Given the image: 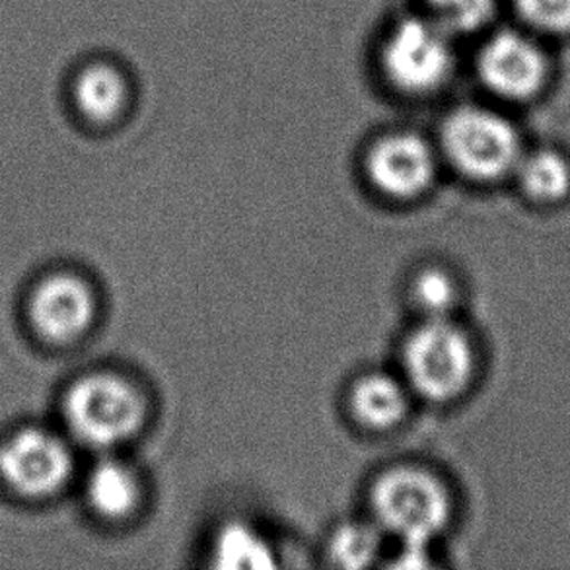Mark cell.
Segmentation results:
<instances>
[{"mask_svg": "<svg viewBox=\"0 0 570 570\" xmlns=\"http://www.w3.org/2000/svg\"><path fill=\"white\" fill-rule=\"evenodd\" d=\"M380 553V535L372 525L347 524L332 538L330 556L333 563L345 569H364Z\"/></svg>", "mask_w": 570, "mask_h": 570, "instance_id": "15", "label": "cell"}, {"mask_svg": "<svg viewBox=\"0 0 570 570\" xmlns=\"http://www.w3.org/2000/svg\"><path fill=\"white\" fill-rule=\"evenodd\" d=\"M450 31L434 20L409 18L393 28L382 49V69L401 94L423 98L439 92L454 72Z\"/></svg>", "mask_w": 570, "mask_h": 570, "instance_id": "5", "label": "cell"}, {"mask_svg": "<svg viewBox=\"0 0 570 570\" xmlns=\"http://www.w3.org/2000/svg\"><path fill=\"white\" fill-rule=\"evenodd\" d=\"M72 101L86 121L96 125L111 124L127 108V78L109 62L86 65L72 80Z\"/></svg>", "mask_w": 570, "mask_h": 570, "instance_id": "10", "label": "cell"}, {"mask_svg": "<svg viewBox=\"0 0 570 570\" xmlns=\"http://www.w3.org/2000/svg\"><path fill=\"white\" fill-rule=\"evenodd\" d=\"M436 163L431 147L411 132H395L380 139L366 158V171L380 191L411 199L426 191Z\"/></svg>", "mask_w": 570, "mask_h": 570, "instance_id": "9", "label": "cell"}, {"mask_svg": "<svg viewBox=\"0 0 570 570\" xmlns=\"http://www.w3.org/2000/svg\"><path fill=\"white\" fill-rule=\"evenodd\" d=\"M96 309L92 286L72 273L41 278L28 301L33 332L55 345L80 340L92 327Z\"/></svg>", "mask_w": 570, "mask_h": 570, "instance_id": "7", "label": "cell"}, {"mask_svg": "<svg viewBox=\"0 0 570 570\" xmlns=\"http://www.w3.org/2000/svg\"><path fill=\"white\" fill-rule=\"evenodd\" d=\"M213 557L218 569H271L275 551L269 541L246 522H228L216 533Z\"/></svg>", "mask_w": 570, "mask_h": 570, "instance_id": "14", "label": "cell"}, {"mask_svg": "<svg viewBox=\"0 0 570 570\" xmlns=\"http://www.w3.org/2000/svg\"><path fill=\"white\" fill-rule=\"evenodd\" d=\"M372 509L401 546L429 548L450 517V499L436 479L421 470L384 473L372 489Z\"/></svg>", "mask_w": 570, "mask_h": 570, "instance_id": "2", "label": "cell"}, {"mask_svg": "<svg viewBox=\"0 0 570 570\" xmlns=\"http://www.w3.org/2000/svg\"><path fill=\"white\" fill-rule=\"evenodd\" d=\"M426 4L444 30L475 31L493 18L497 0H426Z\"/></svg>", "mask_w": 570, "mask_h": 570, "instance_id": "16", "label": "cell"}, {"mask_svg": "<svg viewBox=\"0 0 570 570\" xmlns=\"http://www.w3.org/2000/svg\"><path fill=\"white\" fill-rule=\"evenodd\" d=\"M514 7L532 30L548 36L570 33V0H514Z\"/></svg>", "mask_w": 570, "mask_h": 570, "instance_id": "18", "label": "cell"}, {"mask_svg": "<svg viewBox=\"0 0 570 570\" xmlns=\"http://www.w3.org/2000/svg\"><path fill=\"white\" fill-rule=\"evenodd\" d=\"M403 366L409 384L426 400H454L473 379L475 353L470 337L448 317L426 320L405 343Z\"/></svg>", "mask_w": 570, "mask_h": 570, "instance_id": "4", "label": "cell"}, {"mask_svg": "<svg viewBox=\"0 0 570 570\" xmlns=\"http://www.w3.org/2000/svg\"><path fill=\"white\" fill-rule=\"evenodd\" d=\"M65 421L82 444L114 448L137 434L145 421L139 390L116 374H88L65 395Z\"/></svg>", "mask_w": 570, "mask_h": 570, "instance_id": "1", "label": "cell"}, {"mask_svg": "<svg viewBox=\"0 0 570 570\" xmlns=\"http://www.w3.org/2000/svg\"><path fill=\"white\" fill-rule=\"evenodd\" d=\"M458 298L454 281L440 269H426L413 283V301L426 320L448 317Z\"/></svg>", "mask_w": 570, "mask_h": 570, "instance_id": "17", "label": "cell"}, {"mask_svg": "<svg viewBox=\"0 0 570 570\" xmlns=\"http://www.w3.org/2000/svg\"><path fill=\"white\" fill-rule=\"evenodd\" d=\"M514 174L522 191L540 205H559L570 195V163L553 148L522 155Z\"/></svg>", "mask_w": 570, "mask_h": 570, "instance_id": "13", "label": "cell"}, {"mask_svg": "<svg viewBox=\"0 0 570 570\" xmlns=\"http://www.w3.org/2000/svg\"><path fill=\"white\" fill-rule=\"evenodd\" d=\"M442 145L468 178L494 181L514 174L524 155L514 125L485 108H460L442 127Z\"/></svg>", "mask_w": 570, "mask_h": 570, "instance_id": "3", "label": "cell"}, {"mask_svg": "<svg viewBox=\"0 0 570 570\" xmlns=\"http://www.w3.org/2000/svg\"><path fill=\"white\" fill-rule=\"evenodd\" d=\"M86 499L101 518L121 520L129 517L139 502V479L124 462L101 460L88 473Z\"/></svg>", "mask_w": 570, "mask_h": 570, "instance_id": "11", "label": "cell"}, {"mask_svg": "<svg viewBox=\"0 0 570 570\" xmlns=\"http://www.w3.org/2000/svg\"><path fill=\"white\" fill-rule=\"evenodd\" d=\"M75 458L55 432L30 426L0 444V479L23 499H49L69 483Z\"/></svg>", "mask_w": 570, "mask_h": 570, "instance_id": "6", "label": "cell"}, {"mask_svg": "<svg viewBox=\"0 0 570 570\" xmlns=\"http://www.w3.org/2000/svg\"><path fill=\"white\" fill-rule=\"evenodd\" d=\"M478 69L487 90L510 101L532 100L548 80L546 53L518 31L494 33L479 53Z\"/></svg>", "mask_w": 570, "mask_h": 570, "instance_id": "8", "label": "cell"}, {"mask_svg": "<svg viewBox=\"0 0 570 570\" xmlns=\"http://www.w3.org/2000/svg\"><path fill=\"white\" fill-rule=\"evenodd\" d=\"M351 407L356 419L371 429H390L407 411V393L387 374H368L351 392Z\"/></svg>", "mask_w": 570, "mask_h": 570, "instance_id": "12", "label": "cell"}]
</instances>
